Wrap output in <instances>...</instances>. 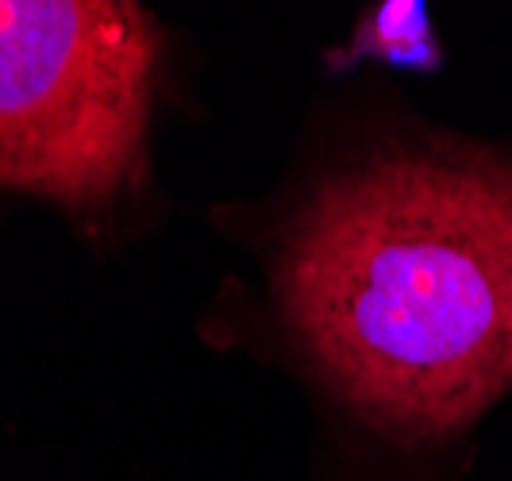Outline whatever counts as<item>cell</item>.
Segmentation results:
<instances>
[{"label":"cell","instance_id":"obj_1","mask_svg":"<svg viewBox=\"0 0 512 481\" xmlns=\"http://www.w3.org/2000/svg\"><path fill=\"white\" fill-rule=\"evenodd\" d=\"M278 301L370 428L455 443L512 389V158L416 139L328 178L285 239Z\"/></svg>","mask_w":512,"mask_h":481},{"label":"cell","instance_id":"obj_3","mask_svg":"<svg viewBox=\"0 0 512 481\" xmlns=\"http://www.w3.org/2000/svg\"><path fill=\"white\" fill-rule=\"evenodd\" d=\"M362 62H385V66H401L416 74H436L443 66L436 27L428 20V8L420 0H385L362 12L351 39L332 51L328 66L339 70H355Z\"/></svg>","mask_w":512,"mask_h":481},{"label":"cell","instance_id":"obj_2","mask_svg":"<svg viewBox=\"0 0 512 481\" xmlns=\"http://www.w3.org/2000/svg\"><path fill=\"white\" fill-rule=\"evenodd\" d=\"M158 27L116 0H0V185L70 208L135 189Z\"/></svg>","mask_w":512,"mask_h":481}]
</instances>
